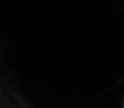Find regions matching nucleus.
<instances>
[{
    "label": "nucleus",
    "instance_id": "f257e3e1",
    "mask_svg": "<svg viewBox=\"0 0 124 108\" xmlns=\"http://www.w3.org/2000/svg\"><path fill=\"white\" fill-rule=\"evenodd\" d=\"M123 108H124V104H123Z\"/></svg>",
    "mask_w": 124,
    "mask_h": 108
}]
</instances>
